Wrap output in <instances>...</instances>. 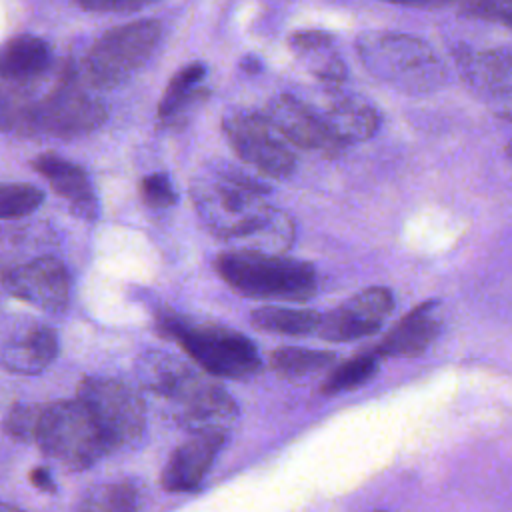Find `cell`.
Listing matches in <instances>:
<instances>
[{
	"label": "cell",
	"instance_id": "obj_1",
	"mask_svg": "<svg viewBox=\"0 0 512 512\" xmlns=\"http://www.w3.org/2000/svg\"><path fill=\"white\" fill-rule=\"evenodd\" d=\"M136 376L142 388L158 398L184 430L228 432L238 418L234 398L208 372H200L172 354H142L136 362Z\"/></svg>",
	"mask_w": 512,
	"mask_h": 512
},
{
	"label": "cell",
	"instance_id": "obj_2",
	"mask_svg": "<svg viewBox=\"0 0 512 512\" xmlns=\"http://www.w3.org/2000/svg\"><path fill=\"white\" fill-rule=\"evenodd\" d=\"M264 190L260 182L238 170L218 168L194 178L190 198L202 224L214 236L240 244L274 210Z\"/></svg>",
	"mask_w": 512,
	"mask_h": 512
},
{
	"label": "cell",
	"instance_id": "obj_3",
	"mask_svg": "<svg viewBox=\"0 0 512 512\" xmlns=\"http://www.w3.org/2000/svg\"><path fill=\"white\" fill-rule=\"evenodd\" d=\"M356 54L376 80L404 94L434 92L448 78L432 46L412 34L368 30L356 38Z\"/></svg>",
	"mask_w": 512,
	"mask_h": 512
},
{
	"label": "cell",
	"instance_id": "obj_4",
	"mask_svg": "<svg viewBox=\"0 0 512 512\" xmlns=\"http://www.w3.org/2000/svg\"><path fill=\"white\" fill-rule=\"evenodd\" d=\"M218 276L238 294L254 300L304 302L316 294V270L286 256L234 248L216 258Z\"/></svg>",
	"mask_w": 512,
	"mask_h": 512
},
{
	"label": "cell",
	"instance_id": "obj_5",
	"mask_svg": "<svg viewBox=\"0 0 512 512\" xmlns=\"http://www.w3.org/2000/svg\"><path fill=\"white\" fill-rule=\"evenodd\" d=\"M158 328L210 376L238 380L252 376L262 366L256 346L226 326L196 324L176 314H164L158 318Z\"/></svg>",
	"mask_w": 512,
	"mask_h": 512
},
{
	"label": "cell",
	"instance_id": "obj_6",
	"mask_svg": "<svg viewBox=\"0 0 512 512\" xmlns=\"http://www.w3.org/2000/svg\"><path fill=\"white\" fill-rule=\"evenodd\" d=\"M34 442L70 472L86 470L110 452L100 428L78 398L44 404Z\"/></svg>",
	"mask_w": 512,
	"mask_h": 512
},
{
	"label": "cell",
	"instance_id": "obj_7",
	"mask_svg": "<svg viewBox=\"0 0 512 512\" xmlns=\"http://www.w3.org/2000/svg\"><path fill=\"white\" fill-rule=\"evenodd\" d=\"M160 36L158 20H136L106 30L84 58L86 82L96 88L124 84L152 58Z\"/></svg>",
	"mask_w": 512,
	"mask_h": 512
},
{
	"label": "cell",
	"instance_id": "obj_8",
	"mask_svg": "<svg viewBox=\"0 0 512 512\" xmlns=\"http://www.w3.org/2000/svg\"><path fill=\"white\" fill-rule=\"evenodd\" d=\"M78 400L88 408L110 450L134 448L146 430L142 396L116 378L88 376L78 386Z\"/></svg>",
	"mask_w": 512,
	"mask_h": 512
},
{
	"label": "cell",
	"instance_id": "obj_9",
	"mask_svg": "<svg viewBox=\"0 0 512 512\" xmlns=\"http://www.w3.org/2000/svg\"><path fill=\"white\" fill-rule=\"evenodd\" d=\"M106 106L92 96L72 74H66L52 90L36 98L30 134L42 132L58 138H74L100 128Z\"/></svg>",
	"mask_w": 512,
	"mask_h": 512
},
{
	"label": "cell",
	"instance_id": "obj_10",
	"mask_svg": "<svg viewBox=\"0 0 512 512\" xmlns=\"http://www.w3.org/2000/svg\"><path fill=\"white\" fill-rule=\"evenodd\" d=\"M222 130L232 150L260 174L270 178L292 174L296 158L264 112L230 110L222 118Z\"/></svg>",
	"mask_w": 512,
	"mask_h": 512
},
{
	"label": "cell",
	"instance_id": "obj_11",
	"mask_svg": "<svg viewBox=\"0 0 512 512\" xmlns=\"http://www.w3.org/2000/svg\"><path fill=\"white\" fill-rule=\"evenodd\" d=\"M58 356V336L52 326L10 316L0 322V366L8 372L32 376L44 372Z\"/></svg>",
	"mask_w": 512,
	"mask_h": 512
},
{
	"label": "cell",
	"instance_id": "obj_12",
	"mask_svg": "<svg viewBox=\"0 0 512 512\" xmlns=\"http://www.w3.org/2000/svg\"><path fill=\"white\" fill-rule=\"evenodd\" d=\"M394 308V296L384 286H370L328 314L320 316L316 332L328 342H348L374 334Z\"/></svg>",
	"mask_w": 512,
	"mask_h": 512
},
{
	"label": "cell",
	"instance_id": "obj_13",
	"mask_svg": "<svg viewBox=\"0 0 512 512\" xmlns=\"http://www.w3.org/2000/svg\"><path fill=\"white\" fill-rule=\"evenodd\" d=\"M8 294L40 308L60 314L70 302V274L66 266L50 256H42L8 268Z\"/></svg>",
	"mask_w": 512,
	"mask_h": 512
},
{
	"label": "cell",
	"instance_id": "obj_14",
	"mask_svg": "<svg viewBox=\"0 0 512 512\" xmlns=\"http://www.w3.org/2000/svg\"><path fill=\"white\" fill-rule=\"evenodd\" d=\"M462 80L502 118L512 120V52L458 48Z\"/></svg>",
	"mask_w": 512,
	"mask_h": 512
},
{
	"label": "cell",
	"instance_id": "obj_15",
	"mask_svg": "<svg viewBox=\"0 0 512 512\" xmlns=\"http://www.w3.org/2000/svg\"><path fill=\"white\" fill-rule=\"evenodd\" d=\"M264 116L272 122V126L282 134L284 140L300 148L316 150L326 156H334L342 150L330 136L318 110L296 96H274L266 104Z\"/></svg>",
	"mask_w": 512,
	"mask_h": 512
},
{
	"label": "cell",
	"instance_id": "obj_16",
	"mask_svg": "<svg viewBox=\"0 0 512 512\" xmlns=\"http://www.w3.org/2000/svg\"><path fill=\"white\" fill-rule=\"evenodd\" d=\"M226 442L222 430L194 432L184 444H180L168 458L162 470V486L168 492H192L196 490L208 470L214 464L220 448Z\"/></svg>",
	"mask_w": 512,
	"mask_h": 512
},
{
	"label": "cell",
	"instance_id": "obj_17",
	"mask_svg": "<svg viewBox=\"0 0 512 512\" xmlns=\"http://www.w3.org/2000/svg\"><path fill=\"white\" fill-rule=\"evenodd\" d=\"M316 110L340 148L372 138L380 126V114L374 106L362 98L342 94L338 88H328L326 102Z\"/></svg>",
	"mask_w": 512,
	"mask_h": 512
},
{
	"label": "cell",
	"instance_id": "obj_18",
	"mask_svg": "<svg viewBox=\"0 0 512 512\" xmlns=\"http://www.w3.org/2000/svg\"><path fill=\"white\" fill-rule=\"evenodd\" d=\"M32 168L42 174L50 188L68 200L74 214L86 220H94L98 214V202L94 188L86 172L58 154H40L32 160Z\"/></svg>",
	"mask_w": 512,
	"mask_h": 512
},
{
	"label": "cell",
	"instance_id": "obj_19",
	"mask_svg": "<svg viewBox=\"0 0 512 512\" xmlns=\"http://www.w3.org/2000/svg\"><path fill=\"white\" fill-rule=\"evenodd\" d=\"M440 320L436 316V302H422L398 320L394 328L374 346L380 356H418L438 336Z\"/></svg>",
	"mask_w": 512,
	"mask_h": 512
},
{
	"label": "cell",
	"instance_id": "obj_20",
	"mask_svg": "<svg viewBox=\"0 0 512 512\" xmlns=\"http://www.w3.org/2000/svg\"><path fill=\"white\" fill-rule=\"evenodd\" d=\"M204 78L206 66L202 62H190L172 76L158 104V118L164 126L180 128L190 120L192 110L208 94Z\"/></svg>",
	"mask_w": 512,
	"mask_h": 512
},
{
	"label": "cell",
	"instance_id": "obj_21",
	"mask_svg": "<svg viewBox=\"0 0 512 512\" xmlns=\"http://www.w3.org/2000/svg\"><path fill=\"white\" fill-rule=\"evenodd\" d=\"M50 46L46 40L20 34L0 46V80L36 82L50 66Z\"/></svg>",
	"mask_w": 512,
	"mask_h": 512
},
{
	"label": "cell",
	"instance_id": "obj_22",
	"mask_svg": "<svg viewBox=\"0 0 512 512\" xmlns=\"http://www.w3.org/2000/svg\"><path fill=\"white\" fill-rule=\"evenodd\" d=\"M290 48L320 82L338 86L346 78V64L334 48L330 34L322 30H300L290 36Z\"/></svg>",
	"mask_w": 512,
	"mask_h": 512
},
{
	"label": "cell",
	"instance_id": "obj_23",
	"mask_svg": "<svg viewBox=\"0 0 512 512\" xmlns=\"http://www.w3.org/2000/svg\"><path fill=\"white\" fill-rule=\"evenodd\" d=\"M320 312L312 308H282V306H262L250 314L254 328L274 334L302 336L316 332L320 322Z\"/></svg>",
	"mask_w": 512,
	"mask_h": 512
},
{
	"label": "cell",
	"instance_id": "obj_24",
	"mask_svg": "<svg viewBox=\"0 0 512 512\" xmlns=\"http://www.w3.org/2000/svg\"><path fill=\"white\" fill-rule=\"evenodd\" d=\"M34 82L0 80V130L30 134L36 94Z\"/></svg>",
	"mask_w": 512,
	"mask_h": 512
},
{
	"label": "cell",
	"instance_id": "obj_25",
	"mask_svg": "<svg viewBox=\"0 0 512 512\" xmlns=\"http://www.w3.org/2000/svg\"><path fill=\"white\" fill-rule=\"evenodd\" d=\"M296 236V228L292 218L282 210H272L270 216L246 238L238 244V248L280 256L290 250Z\"/></svg>",
	"mask_w": 512,
	"mask_h": 512
},
{
	"label": "cell",
	"instance_id": "obj_26",
	"mask_svg": "<svg viewBox=\"0 0 512 512\" xmlns=\"http://www.w3.org/2000/svg\"><path fill=\"white\" fill-rule=\"evenodd\" d=\"M336 362V356L326 350H310V348H294L284 346L272 350L268 356L270 368L284 378H302L316 374L320 370L330 368Z\"/></svg>",
	"mask_w": 512,
	"mask_h": 512
},
{
	"label": "cell",
	"instance_id": "obj_27",
	"mask_svg": "<svg viewBox=\"0 0 512 512\" xmlns=\"http://www.w3.org/2000/svg\"><path fill=\"white\" fill-rule=\"evenodd\" d=\"M80 510L94 512H130L140 508V492L130 482L118 484H100L92 486L82 494L78 502Z\"/></svg>",
	"mask_w": 512,
	"mask_h": 512
},
{
	"label": "cell",
	"instance_id": "obj_28",
	"mask_svg": "<svg viewBox=\"0 0 512 512\" xmlns=\"http://www.w3.org/2000/svg\"><path fill=\"white\" fill-rule=\"evenodd\" d=\"M378 372V356L374 352L358 354L336 366L326 380L322 382V394L334 396L348 390H354L362 384H366L374 374Z\"/></svg>",
	"mask_w": 512,
	"mask_h": 512
},
{
	"label": "cell",
	"instance_id": "obj_29",
	"mask_svg": "<svg viewBox=\"0 0 512 512\" xmlns=\"http://www.w3.org/2000/svg\"><path fill=\"white\" fill-rule=\"evenodd\" d=\"M44 202V192L26 182H0V220L32 214Z\"/></svg>",
	"mask_w": 512,
	"mask_h": 512
},
{
	"label": "cell",
	"instance_id": "obj_30",
	"mask_svg": "<svg viewBox=\"0 0 512 512\" xmlns=\"http://www.w3.org/2000/svg\"><path fill=\"white\" fill-rule=\"evenodd\" d=\"M44 404H14L4 418V432L18 442H34Z\"/></svg>",
	"mask_w": 512,
	"mask_h": 512
},
{
	"label": "cell",
	"instance_id": "obj_31",
	"mask_svg": "<svg viewBox=\"0 0 512 512\" xmlns=\"http://www.w3.org/2000/svg\"><path fill=\"white\" fill-rule=\"evenodd\" d=\"M140 194L150 208H170L172 204H176V190L172 186V180L164 172L148 174L140 182Z\"/></svg>",
	"mask_w": 512,
	"mask_h": 512
},
{
	"label": "cell",
	"instance_id": "obj_32",
	"mask_svg": "<svg viewBox=\"0 0 512 512\" xmlns=\"http://www.w3.org/2000/svg\"><path fill=\"white\" fill-rule=\"evenodd\" d=\"M80 8L90 12H132L158 0H74Z\"/></svg>",
	"mask_w": 512,
	"mask_h": 512
},
{
	"label": "cell",
	"instance_id": "obj_33",
	"mask_svg": "<svg viewBox=\"0 0 512 512\" xmlns=\"http://www.w3.org/2000/svg\"><path fill=\"white\" fill-rule=\"evenodd\" d=\"M466 8L476 16L498 20L500 16L512 12V0H468Z\"/></svg>",
	"mask_w": 512,
	"mask_h": 512
},
{
	"label": "cell",
	"instance_id": "obj_34",
	"mask_svg": "<svg viewBox=\"0 0 512 512\" xmlns=\"http://www.w3.org/2000/svg\"><path fill=\"white\" fill-rule=\"evenodd\" d=\"M380 2H386V4H396V6H408V8H426V10H432V8H442V6H448L456 0H380Z\"/></svg>",
	"mask_w": 512,
	"mask_h": 512
},
{
	"label": "cell",
	"instance_id": "obj_35",
	"mask_svg": "<svg viewBox=\"0 0 512 512\" xmlns=\"http://www.w3.org/2000/svg\"><path fill=\"white\" fill-rule=\"evenodd\" d=\"M30 482H32L38 490H44V492L54 490V482H52V478H50V474H48L46 468H36V470H32V472H30Z\"/></svg>",
	"mask_w": 512,
	"mask_h": 512
},
{
	"label": "cell",
	"instance_id": "obj_36",
	"mask_svg": "<svg viewBox=\"0 0 512 512\" xmlns=\"http://www.w3.org/2000/svg\"><path fill=\"white\" fill-rule=\"evenodd\" d=\"M6 274H8V268L0 264V304L4 302V298H8V284H6Z\"/></svg>",
	"mask_w": 512,
	"mask_h": 512
},
{
	"label": "cell",
	"instance_id": "obj_37",
	"mask_svg": "<svg viewBox=\"0 0 512 512\" xmlns=\"http://www.w3.org/2000/svg\"><path fill=\"white\" fill-rule=\"evenodd\" d=\"M498 22H502L506 28H510V30H512V12H510V14L500 16V18H498Z\"/></svg>",
	"mask_w": 512,
	"mask_h": 512
},
{
	"label": "cell",
	"instance_id": "obj_38",
	"mask_svg": "<svg viewBox=\"0 0 512 512\" xmlns=\"http://www.w3.org/2000/svg\"><path fill=\"white\" fill-rule=\"evenodd\" d=\"M0 510H14V506H12V504H4V502H0Z\"/></svg>",
	"mask_w": 512,
	"mask_h": 512
},
{
	"label": "cell",
	"instance_id": "obj_39",
	"mask_svg": "<svg viewBox=\"0 0 512 512\" xmlns=\"http://www.w3.org/2000/svg\"><path fill=\"white\" fill-rule=\"evenodd\" d=\"M506 152H508V156H510V158H512V140H510V142H508V148H506Z\"/></svg>",
	"mask_w": 512,
	"mask_h": 512
}]
</instances>
